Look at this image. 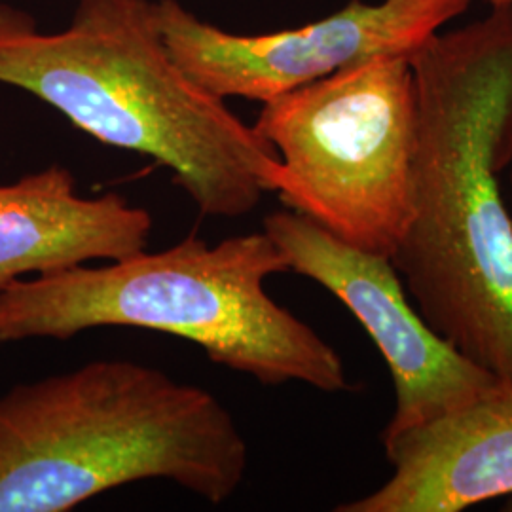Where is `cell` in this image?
Segmentation results:
<instances>
[{"mask_svg": "<svg viewBox=\"0 0 512 512\" xmlns=\"http://www.w3.org/2000/svg\"><path fill=\"white\" fill-rule=\"evenodd\" d=\"M393 475L338 512H458L512 495V385L382 437Z\"/></svg>", "mask_w": 512, "mask_h": 512, "instance_id": "cell-8", "label": "cell"}, {"mask_svg": "<svg viewBox=\"0 0 512 512\" xmlns=\"http://www.w3.org/2000/svg\"><path fill=\"white\" fill-rule=\"evenodd\" d=\"M490 4V8H503V6H512V0H484Z\"/></svg>", "mask_w": 512, "mask_h": 512, "instance_id": "cell-11", "label": "cell"}, {"mask_svg": "<svg viewBox=\"0 0 512 512\" xmlns=\"http://www.w3.org/2000/svg\"><path fill=\"white\" fill-rule=\"evenodd\" d=\"M262 230L289 272L336 296L382 353L397 399L384 437L437 420L503 384L423 319L389 256L353 247L291 209L268 215Z\"/></svg>", "mask_w": 512, "mask_h": 512, "instance_id": "cell-7", "label": "cell"}, {"mask_svg": "<svg viewBox=\"0 0 512 512\" xmlns=\"http://www.w3.org/2000/svg\"><path fill=\"white\" fill-rule=\"evenodd\" d=\"M147 209L109 192L86 198L61 165L0 186V289L90 262H112L148 247Z\"/></svg>", "mask_w": 512, "mask_h": 512, "instance_id": "cell-9", "label": "cell"}, {"mask_svg": "<svg viewBox=\"0 0 512 512\" xmlns=\"http://www.w3.org/2000/svg\"><path fill=\"white\" fill-rule=\"evenodd\" d=\"M418 97L412 215L393 264L423 319L512 385V6L408 55Z\"/></svg>", "mask_w": 512, "mask_h": 512, "instance_id": "cell-1", "label": "cell"}, {"mask_svg": "<svg viewBox=\"0 0 512 512\" xmlns=\"http://www.w3.org/2000/svg\"><path fill=\"white\" fill-rule=\"evenodd\" d=\"M418 128L408 55H378L266 103L255 129L275 148V194L370 253H397L412 215Z\"/></svg>", "mask_w": 512, "mask_h": 512, "instance_id": "cell-5", "label": "cell"}, {"mask_svg": "<svg viewBox=\"0 0 512 512\" xmlns=\"http://www.w3.org/2000/svg\"><path fill=\"white\" fill-rule=\"evenodd\" d=\"M471 0H351L304 27L236 35L158 0V25L173 57L207 92L266 103L378 55L414 54L469 8Z\"/></svg>", "mask_w": 512, "mask_h": 512, "instance_id": "cell-6", "label": "cell"}, {"mask_svg": "<svg viewBox=\"0 0 512 512\" xmlns=\"http://www.w3.org/2000/svg\"><path fill=\"white\" fill-rule=\"evenodd\" d=\"M507 171H509V196H507V203L511 209L512 215V129H511V143H509V162H507Z\"/></svg>", "mask_w": 512, "mask_h": 512, "instance_id": "cell-10", "label": "cell"}, {"mask_svg": "<svg viewBox=\"0 0 512 512\" xmlns=\"http://www.w3.org/2000/svg\"><path fill=\"white\" fill-rule=\"evenodd\" d=\"M283 272L289 264L264 230L215 245L188 236L158 253L145 249L2 287L0 342L135 327L188 340L215 365L260 384L346 391L338 351L266 291V279Z\"/></svg>", "mask_w": 512, "mask_h": 512, "instance_id": "cell-4", "label": "cell"}, {"mask_svg": "<svg viewBox=\"0 0 512 512\" xmlns=\"http://www.w3.org/2000/svg\"><path fill=\"white\" fill-rule=\"evenodd\" d=\"M249 446L215 393L107 359L0 395V512H69L139 480L222 505Z\"/></svg>", "mask_w": 512, "mask_h": 512, "instance_id": "cell-3", "label": "cell"}, {"mask_svg": "<svg viewBox=\"0 0 512 512\" xmlns=\"http://www.w3.org/2000/svg\"><path fill=\"white\" fill-rule=\"evenodd\" d=\"M0 84L42 99L99 143L164 165L207 219H241L275 192V148L184 71L152 0H78L55 33L0 6Z\"/></svg>", "mask_w": 512, "mask_h": 512, "instance_id": "cell-2", "label": "cell"}]
</instances>
